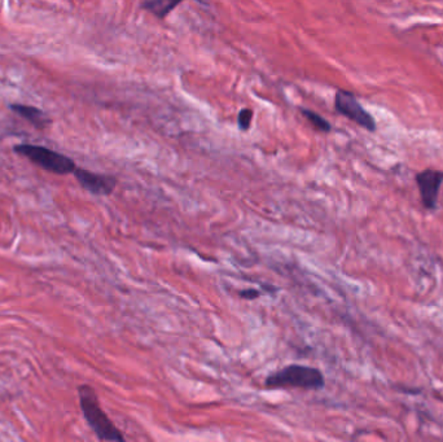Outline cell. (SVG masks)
Listing matches in <instances>:
<instances>
[{"label": "cell", "instance_id": "obj_11", "mask_svg": "<svg viewBox=\"0 0 443 442\" xmlns=\"http://www.w3.org/2000/svg\"><path fill=\"white\" fill-rule=\"evenodd\" d=\"M238 295L245 300H257V298H260V290H255V288H248V290H241Z\"/></svg>", "mask_w": 443, "mask_h": 442}, {"label": "cell", "instance_id": "obj_10", "mask_svg": "<svg viewBox=\"0 0 443 442\" xmlns=\"http://www.w3.org/2000/svg\"><path fill=\"white\" fill-rule=\"evenodd\" d=\"M253 112L251 109H243L238 115V128L241 130H248L252 123Z\"/></svg>", "mask_w": 443, "mask_h": 442}, {"label": "cell", "instance_id": "obj_7", "mask_svg": "<svg viewBox=\"0 0 443 442\" xmlns=\"http://www.w3.org/2000/svg\"><path fill=\"white\" fill-rule=\"evenodd\" d=\"M11 110L23 117L28 123H30L34 128L39 130H45L51 125V120L47 117L43 110L33 106H25V104H11Z\"/></svg>", "mask_w": 443, "mask_h": 442}, {"label": "cell", "instance_id": "obj_2", "mask_svg": "<svg viewBox=\"0 0 443 442\" xmlns=\"http://www.w3.org/2000/svg\"><path fill=\"white\" fill-rule=\"evenodd\" d=\"M265 385L268 389L299 388L318 390L324 388L326 379L319 368L305 365H289L268 375Z\"/></svg>", "mask_w": 443, "mask_h": 442}, {"label": "cell", "instance_id": "obj_4", "mask_svg": "<svg viewBox=\"0 0 443 442\" xmlns=\"http://www.w3.org/2000/svg\"><path fill=\"white\" fill-rule=\"evenodd\" d=\"M335 108L340 115L347 117L349 120H352V123L359 125L360 128L368 130L371 132L376 130L374 117L360 106L359 101L352 92L343 91V90L337 91Z\"/></svg>", "mask_w": 443, "mask_h": 442}, {"label": "cell", "instance_id": "obj_1", "mask_svg": "<svg viewBox=\"0 0 443 442\" xmlns=\"http://www.w3.org/2000/svg\"><path fill=\"white\" fill-rule=\"evenodd\" d=\"M78 397L84 419L100 441H126L121 431L115 427V423L100 406L99 397L95 389L90 385H81L78 387Z\"/></svg>", "mask_w": 443, "mask_h": 442}, {"label": "cell", "instance_id": "obj_9", "mask_svg": "<svg viewBox=\"0 0 443 442\" xmlns=\"http://www.w3.org/2000/svg\"><path fill=\"white\" fill-rule=\"evenodd\" d=\"M302 115H305L306 118L313 123V128L316 130H321L323 132H329L330 131V123L328 121H326L321 115L315 113L313 110H307V109H302L301 110Z\"/></svg>", "mask_w": 443, "mask_h": 442}, {"label": "cell", "instance_id": "obj_6", "mask_svg": "<svg viewBox=\"0 0 443 442\" xmlns=\"http://www.w3.org/2000/svg\"><path fill=\"white\" fill-rule=\"evenodd\" d=\"M78 183L84 190L88 191L92 195L98 196H109L115 192L117 187V179L115 176H104V174H96L86 169L76 168L74 170Z\"/></svg>", "mask_w": 443, "mask_h": 442}, {"label": "cell", "instance_id": "obj_8", "mask_svg": "<svg viewBox=\"0 0 443 442\" xmlns=\"http://www.w3.org/2000/svg\"><path fill=\"white\" fill-rule=\"evenodd\" d=\"M183 0H144L142 8L149 11L159 18H165ZM199 3H204V1L199 0Z\"/></svg>", "mask_w": 443, "mask_h": 442}, {"label": "cell", "instance_id": "obj_3", "mask_svg": "<svg viewBox=\"0 0 443 442\" xmlns=\"http://www.w3.org/2000/svg\"><path fill=\"white\" fill-rule=\"evenodd\" d=\"M13 151L35 164L39 168L57 176L73 174L76 169V162L70 157L43 145L17 144L13 147Z\"/></svg>", "mask_w": 443, "mask_h": 442}, {"label": "cell", "instance_id": "obj_5", "mask_svg": "<svg viewBox=\"0 0 443 442\" xmlns=\"http://www.w3.org/2000/svg\"><path fill=\"white\" fill-rule=\"evenodd\" d=\"M416 183L420 191L421 203L424 208L435 210L443 183V171L427 169L416 176Z\"/></svg>", "mask_w": 443, "mask_h": 442}]
</instances>
